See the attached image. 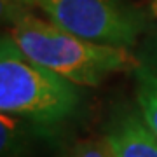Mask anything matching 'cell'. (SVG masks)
I'll use <instances>...</instances> for the list:
<instances>
[{
  "mask_svg": "<svg viewBox=\"0 0 157 157\" xmlns=\"http://www.w3.org/2000/svg\"><path fill=\"white\" fill-rule=\"evenodd\" d=\"M52 131L26 119L4 113L0 115V154L2 157H25L33 141L40 135H51Z\"/></svg>",
  "mask_w": 157,
  "mask_h": 157,
  "instance_id": "cell-6",
  "label": "cell"
},
{
  "mask_svg": "<svg viewBox=\"0 0 157 157\" xmlns=\"http://www.w3.org/2000/svg\"><path fill=\"white\" fill-rule=\"evenodd\" d=\"M148 11H150V16L157 19V0H150V7H148Z\"/></svg>",
  "mask_w": 157,
  "mask_h": 157,
  "instance_id": "cell-8",
  "label": "cell"
},
{
  "mask_svg": "<svg viewBox=\"0 0 157 157\" xmlns=\"http://www.w3.org/2000/svg\"><path fill=\"white\" fill-rule=\"evenodd\" d=\"M61 157H115L112 148L105 140V136L101 138H87L73 143Z\"/></svg>",
  "mask_w": 157,
  "mask_h": 157,
  "instance_id": "cell-7",
  "label": "cell"
},
{
  "mask_svg": "<svg viewBox=\"0 0 157 157\" xmlns=\"http://www.w3.org/2000/svg\"><path fill=\"white\" fill-rule=\"evenodd\" d=\"M103 136L115 157H157V136L136 105L117 108L108 119Z\"/></svg>",
  "mask_w": 157,
  "mask_h": 157,
  "instance_id": "cell-4",
  "label": "cell"
},
{
  "mask_svg": "<svg viewBox=\"0 0 157 157\" xmlns=\"http://www.w3.org/2000/svg\"><path fill=\"white\" fill-rule=\"evenodd\" d=\"M80 86L42 67L23 52L9 33L0 39V110L56 131L77 115Z\"/></svg>",
  "mask_w": 157,
  "mask_h": 157,
  "instance_id": "cell-2",
  "label": "cell"
},
{
  "mask_svg": "<svg viewBox=\"0 0 157 157\" xmlns=\"http://www.w3.org/2000/svg\"><path fill=\"white\" fill-rule=\"evenodd\" d=\"M135 52V105L157 136V32H147Z\"/></svg>",
  "mask_w": 157,
  "mask_h": 157,
  "instance_id": "cell-5",
  "label": "cell"
},
{
  "mask_svg": "<svg viewBox=\"0 0 157 157\" xmlns=\"http://www.w3.org/2000/svg\"><path fill=\"white\" fill-rule=\"evenodd\" d=\"M7 33L35 63L59 73L80 87H96L113 73L133 72L136 52L129 47L100 44L45 21L32 7L2 4Z\"/></svg>",
  "mask_w": 157,
  "mask_h": 157,
  "instance_id": "cell-1",
  "label": "cell"
},
{
  "mask_svg": "<svg viewBox=\"0 0 157 157\" xmlns=\"http://www.w3.org/2000/svg\"><path fill=\"white\" fill-rule=\"evenodd\" d=\"M52 23L82 39L135 47L148 32L147 14L124 0H35Z\"/></svg>",
  "mask_w": 157,
  "mask_h": 157,
  "instance_id": "cell-3",
  "label": "cell"
}]
</instances>
